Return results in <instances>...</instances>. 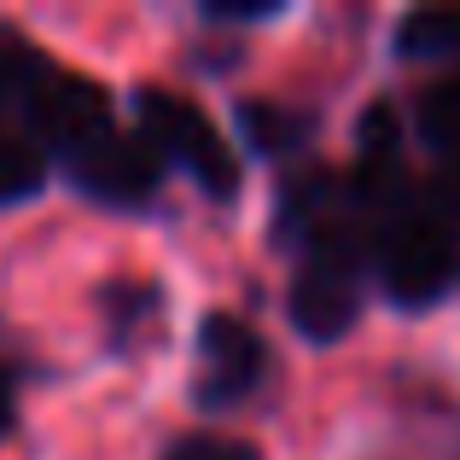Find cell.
I'll return each mask as SVG.
<instances>
[{"instance_id":"6da1fadb","label":"cell","mask_w":460,"mask_h":460,"mask_svg":"<svg viewBox=\"0 0 460 460\" xmlns=\"http://www.w3.org/2000/svg\"><path fill=\"white\" fill-rule=\"evenodd\" d=\"M373 269L396 309H426L455 286L460 239H455V204H402L385 216V234L373 245Z\"/></svg>"},{"instance_id":"5b68a950","label":"cell","mask_w":460,"mask_h":460,"mask_svg":"<svg viewBox=\"0 0 460 460\" xmlns=\"http://www.w3.org/2000/svg\"><path fill=\"white\" fill-rule=\"evenodd\" d=\"M199 408L204 414H222V408H239L262 379H269V344L251 321L239 314H204L199 326Z\"/></svg>"},{"instance_id":"ba28073f","label":"cell","mask_w":460,"mask_h":460,"mask_svg":"<svg viewBox=\"0 0 460 460\" xmlns=\"http://www.w3.org/2000/svg\"><path fill=\"white\" fill-rule=\"evenodd\" d=\"M239 135H245V140H251L257 152L280 157V152H292L297 140L309 135V117H304V111H292V105L245 100V105H239Z\"/></svg>"},{"instance_id":"7a4b0ae2","label":"cell","mask_w":460,"mask_h":460,"mask_svg":"<svg viewBox=\"0 0 460 460\" xmlns=\"http://www.w3.org/2000/svg\"><path fill=\"white\" fill-rule=\"evenodd\" d=\"M286 314L309 344H332L361 314V245L349 227H321L286 292Z\"/></svg>"},{"instance_id":"9c48e42d","label":"cell","mask_w":460,"mask_h":460,"mask_svg":"<svg viewBox=\"0 0 460 460\" xmlns=\"http://www.w3.org/2000/svg\"><path fill=\"white\" fill-rule=\"evenodd\" d=\"M396 47L408 58H449L460 53V12H408L396 23Z\"/></svg>"},{"instance_id":"30bf717a","label":"cell","mask_w":460,"mask_h":460,"mask_svg":"<svg viewBox=\"0 0 460 460\" xmlns=\"http://www.w3.org/2000/svg\"><path fill=\"white\" fill-rule=\"evenodd\" d=\"M47 70H53V65H47L30 41L0 35V105H18V111H23V100L35 93V82H41Z\"/></svg>"},{"instance_id":"3957f363","label":"cell","mask_w":460,"mask_h":460,"mask_svg":"<svg viewBox=\"0 0 460 460\" xmlns=\"http://www.w3.org/2000/svg\"><path fill=\"white\" fill-rule=\"evenodd\" d=\"M135 117H140V135L157 146L164 164H175L181 175H192V187L210 192V199H234L239 192V157L222 140V128L199 111L192 100L169 88H140L135 93Z\"/></svg>"},{"instance_id":"7c38bea8","label":"cell","mask_w":460,"mask_h":460,"mask_svg":"<svg viewBox=\"0 0 460 460\" xmlns=\"http://www.w3.org/2000/svg\"><path fill=\"white\" fill-rule=\"evenodd\" d=\"M12 414H18V373L0 367V438L12 431Z\"/></svg>"},{"instance_id":"277c9868","label":"cell","mask_w":460,"mask_h":460,"mask_svg":"<svg viewBox=\"0 0 460 460\" xmlns=\"http://www.w3.org/2000/svg\"><path fill=\"white\" fill-rule=\"evenodd\" d=\"M23 123H30L35 146L58 152L70 164V157H82L93 140L111 135V100H105L100 82L53 65L41 82H35V93L23 100Z\"/></svg>"},{"instance_id":"8fae6325","label":"cell","mask_w":460,"mask_h":460,"mask_svg":"<svg viewBox=\"0 0 460 460\" xmlns=\"http://www.w3.org/2000/svg\"><path fill=\"white\" fill-rule=\"evenodd\" d=\"M164 460H262L251 438H234V431H187L164 449Z\"/></svg>"},{"instance_id":"52a82bcc","label":"cell","mask_w":460,"mask_h":460,"mask_svg":"<svg viewBox=\"0 0 460 460\" xmlns=\"http://www.w3.org/2000/svg\"><path fill=\"white\" fill-rule=\"evenodd\" d=\"M47 187V152L12 123H0V204H23Z\"/></svg>"},{"instance_id":"8992f818","label":"cell","mask_w":460,"mask_h":460,"mask_svg":"<svg viewBox=\"0 0 460 460\" xmlns=\"http://www.w3.org/2000/svg\"><path fill=\"white\" fill-rule=\"evenodd\" d=\"M70 181H76L88 199L111 204V210H140L157 199V181H164V157L146 135H123L111 128L105 140H93L82 157H70Z\"/></svg>"}]
</instances>
